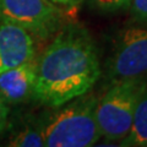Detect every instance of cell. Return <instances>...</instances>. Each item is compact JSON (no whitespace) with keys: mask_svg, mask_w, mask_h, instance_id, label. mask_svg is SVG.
Segmentation results:
<instances>
[{"mask_svg":"<svg viewBox=\"0 0 147 147\" xmlns=\"http://www.w3.org/2000/svg\"><path fill=\"white\" fill-rule=\"evenodd\" d=\"M147 87V77H132L110 84L98 98L96 117L100 135L107 141H121L132 125L140 97Z\"/></svg>","mask_w":147,"mask_h":147,"instance_id":"3957f363","label":"cell"},{"mask_svg":"<svg viewBox=\"0 0 147 147\" xmlns=\"http://www.w3.org/2000/svg\"><path fill=\"white\" fill-rule=\"evenodd\" d=\"M129 10L134 21L147 22V0H131Z\"/></svg>","mask_w":147,"mask_h":147,"instance_id":"8fae6325","label":"cell"},{"mask_svg":"<svg viewBox=\"0 0 147 147\" xmlns=\"http://www.w3.org/2000/svg\"><path fill=\"white\" fill-rule=\"evenodd\" d=\"M147 75V22L135 21L115 36L105 61V77L119 80Z\"/></svg>","mask_w":147,"mask_h":147,"instance_id":"277c9868","label":"cell"},{"mask_svg":"<svg viewBox=\"0 0 147 147\" xmlns=\"http://www.w3.org/2000/svg\"><path fill=\"white\" fill-rule=\"evenodd\" d=\"M98 98L86 93L63 105L42 124L45 147H90L102 137L96 117Z\"/></svg>","mask_w":147,"mask_h":147,"instance_id":"7a4b0ae2","label":"cell"},{"mask_svg":"<svg viewBox=\"0 0 147 147\" xmlns=\"http://www.w3.org/2000/svg\"><path fill=\"white\" fill-rule=\"evenodd\" d=\"M92 9L100 12H115L130 6L131 0H88Z\"/></svg>","mask_w":147,"mask_h":147,"instance_id":"30bf717a","label":"cell"},{"mask_svg":"<svg viewBox=\"0 0 147 147\" xmlns=\"http://www.w3.org/2000/svg\"><path fill=\"white\" fill-rule=\"evenodd\" d=\"M37 79V59L0 74V97L16 105L33 96Z\"/></svg>","mask_w":147,"mask_h":147,"instance_id":"52a82bcc","label":"cell"},{"mask_svg":"<svg viewBox=\"0 0 147 147\" xmlns=\"http://www.w3.org/2000/svg\"><path fill=\"white\" fill-rule=\"evenodd\" d=\"M10 113V105L0 97V135L4 132L7 125V118Z\"/></svg>","mask_w":147,"mask_h":147,"instance_id":"7c38bea8","label":"cell"},{"mask_svg":"<svg viewBox=\"0 0 147 147\" xmlns=\"http://www.w3.org/2000/svg\"><path fill=\"white\" fill-rule=\"evenodd\" d=\"M63 13L49 0H0V22L22 27L39 38L57 33Z\"/></svg>","mask_w":147,"mask_h":147,"instance_id":"5b68a950","label":"cell"},{"mask_svg":"<svg viewBox=\"0 0 147 147\" xmlns=\"http://www.w3.org/2000/svg\"><path fill=\"white\" fill-rule=\"evenodd\" d=\"M49 1L58 5L61 9H71V7H76L77 5H80L84 0H49Z\"/></svg>","mask_w":147,"mask_h":147,"instance_id":"4fadbf2b","label":"cell"},{"mask_svg":"<svg viewBox=\"0 0 147 147\" xmlns=\"http://www.w3.org/2000/svg\"><path fill=\"white\" fill-rule=\"evenodd\" d=\"M120 146L147 147V87L136 105L130 131L120 141Z\"/></svg>","mask_w":147,"mask_h":147,"instance_id":"ba28073f","label":"cell"},{"mask_svg":"<svg viewBox=\"0 0 147 147\" xmlns=\"http://www.w3.org/2000/svg\"><path fill=\"white\" fill-rule=\"evenodd\" d=\"M9 145L15 147H45L42 129L33 126L21 129L13 135Z\"/></svg>","mask_w":147,"mask_h":147,"instance_id":"9c48e42d","label":"cell"},{"mask_svg":"<svg viewBox=\"0 0 147 147\" xmlns=\"http://www.w3.org/2000/svg\"><path fill=\"white\" fill-rule=\"evenodd\" d=\"M34 58V36L22 27L0 22V74Z\"/></svg>","mask_w":147,"mask_h":147,"instance_id":"8992f818","label":"cell"},{"mask_svg":"<svg viewBox=\"0 0 147 147\" xmlns=\"http://www.w3.org/2000/svg\"><path fill=\"white\" fill-rule=\"evenodd\" d=\"M100 75L98 48L90 32L79 25H66L37 59L33 97L57 108L90 93Z\"/></svg>","mask_w":147,"mask_h":147,"instance_id":"6da1fadb","label":"cell"}]
</instances>
